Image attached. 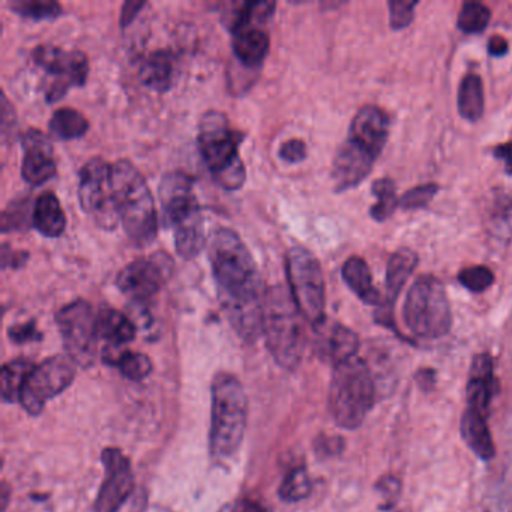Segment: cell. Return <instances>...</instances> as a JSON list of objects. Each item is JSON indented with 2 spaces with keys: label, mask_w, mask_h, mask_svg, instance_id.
<instances>
[{
  "label": "cell",
  "mask_w": 512,
  "mask_h": 512,
  "mask_svg": "<svg viewBox=\"0 0 512 512\" xmlns=\"http://www.w3.org/2000/svg\"><path fill=\"white\" fill-rule=\"evenodd\" d=\"M494 392H496V382L493 376V362L488 355H478L473 359L470 379L467 383L466 395L469 409L485 415L493 400Z\"/></svg>",
  "instance_id": "cell-21"
},
{
  "label": "cell",
  "mask_w": 512,
  "mask_h": 512,
  "mask_svg": "<svg viewBox=\"0 0 512 512\" xmlns=\"http://www.w3.org/2000/svg\"><path fill=\"white\" fill-rule=\"evenodd\" d=\"M103 460V484L95 500V511L118 512L134 494L133 467L127 455L118 448H106Z\"/></svg>",
  "instance_id": "cell-15"
},
{
  "label": "cell",
  "mask_w": 512,
  "mask_h": 512,
  "mask_svg": "<svg viewBox=\"0 0 512 512\" xmlns=\"http://www.w3.org/2000/svg\"><path fill=\"white\" fill-rule=\"evenodd\" d=\"M407 328L422 338L443 337L451 328V305L437 278L422 275L407 293L404 304Z\"/></svg>",
  "instance_id": "cell-8"
},
{
  "label": "cell",
  "mask_w": 512,
  "mask_h": 512,
  "mask_svg": "<svg viewBox=\"0 0 512 512\" xmlns=\"http://www.w3.org/2000/svg\"><path fill=\"white\" fill-rule=\"evenodd\" d=\"M158 194L164 220L175 235L176 253L185 260L196 259L205 248L206 236L194 179L181 170L166 173Z\"/></svg>",
  "instance_id": "cell-2"
},
{
  "label": "cell",
  "mask_w": 512,
  "mask_h": 512,
  "mask_svg": "<svg viewBox=\"0 0 512 512\" xmlns=\"http://www.w3.org/2000/svg\"><path fill=\"white\" fill-rule=\"evenodd\" d=\"M175 56L169 50H157L145 56L139 68V77L146 88L164 92L172 88L175 80Z\"/></svg>",
  "instance_id": "cell-22"
},
{
  "label": "cell",
  "mask_w": 512,
  "mask_h": 512,
  "mask_svg": "<svg viewBox=\"0 0 512 512\" xmlns=\"http://www.w3.org/2000/svg\"><path fill=\"white\" fill-rule=\"evenodd\" d=\"M376 388L370 368L362 359H350L334 367L329 386V410L343 428H358L374 404Z\"/></svg>",
  "instance_id": "cell-7"
},
{
  "label": "cell",
  "mask_w": 512,
  "mask_h": 512,
  "mask_svg": "<svg viewBox=\"0 0 512 512\" xmlns=\"http://www.w3.org/2000/svg\"><path fill=\"white\" fill-rule=\"evenodd\" d=\"M226 512H269V509L259 500L239 499Z\"/></svg>",
  "instance_id": "cell-44"
},
{
  "label": "cell",
  "mask_w": 512,
  "mask_h": 512,
  "mask_svg": "<svg viewBox=\"0 0 512 512\" xmlns=\"http://www.w3.org/2000/svg\"><path fill=\"white\" fill-rule=\"evenodd\" d=\"M313 347L323 362L337 367L356 358L359 349L358 335L341 323L323 319L314 325Z\"/></svg>",
  "instance_id": "cell-16"
},
{
  "label": "cell",
  "mask_w": 512,
  "mask_h": 512,
  "mask_svg": "<svg viewBox=\"0 0 512 512\" xmlns=\"http://www.w3.org/2000/svg\"><path fill=\"white\" fill-rule=\"evenodd\" d=\"M98 337L112 346L119 347L131 343L136 338V325L121 311L106 308L97 316Z\"/></svg>",
  "instance_id": "cell-25"
},
{
  "label": "cell",
  "mask_w": 512,
  "mask_h": 512,
  "mask_svg": "<svg viewBox=\"0 0 512 512\" xmlns=\"http://www.w3.org/2000/svg\"><path fill=\"white\" fill-rule=\"evenodd\" d=\"M32 217H29L28 199L16 200L2 214V232H14V230H28Z\"/></svg>",
  "instance_id": "cell-36"
},
{
  "label": "cell",
  "mask_w": 512,
  "mask_h": 512,
  "mask_svg": "<svg viewBox=\"0 0 512 512\" xmlns=\"http://www.w3.org/2000/svg\"><path fill=\"white\" fill-rule=\"evenodd\" d=\"M461 436L470 449L482 460L494 457V442L488 428L485 415L473 409H467L461 418Z\"/></svg>",
  "instance_id": "cell-24"
},
{
  "label": "cell",
  "mask_w": 512,
  "mask_h": 512,
  "mask_svg": "<svg viewBox=\"0 0 512 512\" xmlns=\"http://www.w3.org/2000/svg\"><path fill=\"white\" fill-rule=\"evenodd\" d=\"M77 367L79 365L68 355H55L35 365L20 395V403L26 412L32 416L40 415L47 401L64 392L73 383Z\"/></svg>",
  "instance_id": "cell-12"
},
{
  "label": "cell",
  "mask_w": 512,
  "mask_h": 512,
  "mask_svg": "<svg viewBox=\"0 0 512 512\" xmlns=\"http://www.w3.org/2000/svg\"><path fill=\"white\" fill-rule=\"evenodd\" d=\"M173 269L175 262L172 257L160 251L128 263L116 277V286L133 301L148 302L166 286Z\"/></svg>",
  "instance_id": "cell-14"
},
{
  "label": "cell",
  "mask_w": 512,
  "mask_h": 512,
  "mask_svg": "<svg viewBox=\"0 0 512 512\" xmlns=\"http://www.w3.org/2000/svg\"><path fill=\"white\" fill-rule=\"evenodd\" d=\"M488 52L493 56H497V58L506 55V53H508V41L500 37V35H493L490 43H488Z\"/></svg>",
  "instance_id": "cell-47"
},
{
  "label": "cell",
  "mask_w": 512,
  "mask_h": 512,
  "mask_svg": "<svg viewBox=\"0 0 512 512\" xmlns=\"http://www.w3.org/2000/svg\"><path fill=\"white\" fill-rule=\"evenodd\" d=\"M113 188L119 220L136 247H148L158 235L154 194L140 170L131 161L113 164Z\"/></svg>",
  "instance_id": "cell-3"
},
{
  "label": "cell",
  "mask_w": 512,
  "mask_h": 512,
  "mask_svg": "<svg viewBox=\"0 0 512 512\" xmlns=\"http://www.w3.org/2000/svg\"><path fill=\"white\" fill-rule=\"evenodd\" d=\"M248 398L244 386L232 373L215 374L211 388L209 451L217 460L232 457L247 431Z\"/></svg>",
  "instance_id": "cell-4"
},
{
  "label": "cell",
  "mask_w": 512,
  "mask_h": 512,
  "mask_svg": "<svg viewBox=\"0 0 512 512\" xmlns=\"http://www.w3.org/2000/svg\"><path fill=\"white\" fill-rule=\"evenodd\" d=\"M65 350L80 367H91L97 358V316L85 299H77L56 314Z\"/></svg>",
  "instance_id": "cell-11"
},
{
  "label": "cell",
  "mask_w": 512,
  "mask_h": 512,
  "mask_svg": "<svg viewBox=\"0 0 512 512\" xmlns=\"http://www.w3.org/2000/svg\"><path fill=\"white\" fill-rule=\"evenodd\" d=\"M11 341L17 344L29 343V341H37L41 338V332L38 331L35 322L22 323V325L13 326L8 331Z\"/></svg>",
  "instance_id": "cell-42"
},
{
  "label": "cell",
  "mask_w": 512,
  "mask_h": 512,
  "mask_svg": "<svg viewBox=\"0 0 512 512\" xmlns=\"http://www.w3.org/2000/svg\"><path fill=\"white\" fill-rule=\"evenodd\" d=\"M209 262L230 325L245 341L256 340L262 334L268 290L247 245L235 230L221 227L212 235Z\"/></svg>",
  "instance_id": "cell-1"
},
{
  "label": "cell",
  "mask_w": 512,
  "mask_h": 512,
  "mask_svg": "<svg viewBox=\"0 0 512 512\" xmlns=\"http://www.w3.org/2000/svg\"><path fill=\"white\" fill-rule=\"evenodd\" d=\"M343 278L358 298L367 304H380V293L374 287L370 268L362 257L353 256L343 265Z\"/></svg>",
  "instance_id": "cell-26"
},
{
  "label": "cell",
  "mask_w": 512,
  "mask_h": 512,
  "mask_svg": "<svg viewBox=\"0 0 512 512\" xmlns=\"http://www.w3.org/2000/svg\"><path fill=\"white\" fill-rule=\"evenodd\" d=\"M50 131L53 136L61 140H76L85 136L89 130V122L79 110L65 109L56 110L55 115L50 119Z\"/></svg>",
  "instance_id": "cell-30"
},
{
  "label": "cell",
  "mask_w": 512,
  "mask_h": 512,
  "mask_svg": "<svg viewBox=\"0 0 512 512\" xmlns=\"http://www.w3.org/2000/svg\"><path fill=\"white\" fill-rule=\"evenodd\" d=\"M311 490H313V482H311L307 469L298 466L290 470L284 481L281 482L280 497L284 502H299V500L307 499Z\"/></svg>",
  "instance_id": "cell-32"
},
{
  "label": "cell",
  "mask_w": 512,
  "mask_h": 512,
  "mask_svg": "<svg viewBox=\"0 0 512 512\" xmlns=\"http://www.w3.org/2000/svg\"><path fill=\"white\" fill-rule=\"evenodd\" d=\"M146 7L145 2H125L124 7H122L121 13V26L122 28H127L130 26V23H133L136 20V17L139 16L140 11Z\"/></svg>",
  "instance_id": "cell-45"
},
{
  "label": "cell",
  "mask_w": 512,
  "mask_h": 512,
  "mask_svg": "<svg viewBox=\"0 0 512 512\" xmlns=\"http://www.w3.org/2000/svg\"><path fill=\"white\" fill-rule=\"evenodd\" d=\"M32 223L46 238H59L67 227V217L55 194L46 191L38 197L32 212Z\"/></svg>",
  "instance_id": "cell-23"
},
{
  "label": "cell",
  "mask_w": 512,
  "mask_h": 512,
  "mask_svg": "<svg viewBox=\"0 0 512 512\" xmlns=\"http://www.w3.org/2000/svg\"><path fill=\"white\" fill-rule=\"evenodd\" d=\"M232 47L238 61L247 68H259L271 49V38L265 25L245 22L230 28Z\"/></svg>",
  "instance_id": "cell-20"
},
{
  "label": "cell",
  "mask_w": 512,
  "mask_h": 512,
  "mask_svg": "<svg viewBox=\"0 0 512 512\" xmlns=\"http://www.w3.org/2000/svg\"><path fill=\"white\" fill-rule=\"evenodd\" d=\"M0 118H2V140L8 142V136L13 137L17 128V116L14 107L8 101L7 95H2V106H0Z\"/></svg>",
  "instance_id": "cell-41"
},
{
  "label": "cell",
  "mask_w": 512,
  "mask_h": 512,
  "mask_svg": "<svg viewBox=\"0 0 512 512\" xmlns=\"http://www.w3.org/2000/svg\"><path fill=\"white\" fill-rule=\"evenodd\" d=\"M35 365L28 359H14V361L7 362L2 367V398L7 403H16L20 401L23 388H25L26 380L31 376L32 370Z\"/></svg>",
  "instance_id": "cell-29"
},
{
  "label": "cell",
  "mask_w": 512,
  "mask_h": 512,
  "mask_svg": "<svg viewBox=\"0 0 512 512\" xmlns=\"http://www.w3.org/2000/svg\"><path fill=\"white\" fill-rule=\"evenodd\" d=\"M242 139L224 113L211 110L200 119V154L214 181L227 191L239 190L247 179L244 161L239 157Z\"/></svg>",
  "instance_id": "cell-5"
},
{
  "label": "cell",
  "mask_w": 512,
  "mask_h": 512,
  "mask_svg": "<svg viewBox=\"0 0 512 512\" xmlns=\"http://www.w3.org/2000/svg\"><path fill=\"white\" fill-rule=\"evenodd\" d=\"M389 134V119L379 107L359 110L350 125L349 140L376 158L382 152Z\"/></svg>",
  "instance_id": "cell-18"
},
{
  "label": "cell",
  "mask_w": 512,
  "mask_h": 512,
  "mask_svg": "<svg viewBox=\"0 0 512 512\" xmlns=\"http://www.w3.org/2000/svg\"><path fill=\"white\" fill-rule=\"evenodd\" d=\"M32 59L47 74L56 77L46 92L47 103L53 104L65 97L68 89L83 86L89 76L88 56L80 50H65L56 46H38Z\"/></svg>",
  "instance_id": "cell-13"
},
{
  "label": "cell",
  "mask_w": 512,
  "mask_h": 512,
  "mask_svg": "<svg viewBox=\"0 0 512 512\" xmlns=\"http://www.w3.org/2000/svg\"><path fill=\"white\" fill-rule=\"evenodd\" d=\"M415 2H391V26L394 29H403L412 23L415 16Z\"/></svg>",
  "instance_id": "cell-39"
},
{
  "label": "cell",
  "mask_w": 512,
  "mask_h": 512,
  "mask_svg": "<svg viewBox=\"0 0 512 512\" xmlns=\"http://www.w3.org/2000/svg\"><path fill=\"white\" fill-rule=\"evenodd\" d=\"M491 13L484 4L466 2L458 16V28L466 34H479L490 23Z\"/></svg>",
  "instance_id": "cell-35"
},
{
  "label": "cell",
  "mask_w": 512,
  "mask_h": 512,
  "mask_svg": "<svg viewBox=\"0 0 512 512\" xmlns=\"http://www.w3.org/2000/svg\"><path fill=\"white\" fill-rule=\"evenodd\" d=\"M107 364L115 365L122 376L127 379L139 382V380L146 379L152 373V361L149 356L137 352H121L116 356H107L104 358Z\"/></svg>",
  "instance_id": "cell-31"
},
{
  "label": "cell",
  "mask_w": 512,
  "mask_h": 512,
  "mask_svg": "<svg viewBox=\"0 0 512 512\" xmlns=\"http://www.w3.org/2000/svg\"><path fill=\"white\" fill-rule=\"evenodd\" d=\"M289 292L299 313L311 325L325 317V280L317 257L304 247H292L286 259Z\"/></svg>",
  "instance_id": "cell-9"
},
{
  "label": "cell",
  "mask_w": 512,
  "mask_h": 512,
  "mask_svg": "<svg viewBox=\"0 0 512 512\" xmlns=\"http://www.w3.org/2000/svg\"><path fill=\"white\" fill-rule=\"evenodd\" d=\"M295 301L283 286L268 289L263 310L262 334L274 361L284 370H295L305 349V331Z\"/></svg>",
  "instance_id": "cell-6"
},
{
  "label": "cell",
  "mask_w": 512,
  "mask_h": 512,
  "mask_svg": "<svg viewBox=\"0 0 512 512\" xmlns=\"http://www.w3.org/2000/svg\"><path fill=\"white\" fill-rule=\"evenodd\" d=\"M458 280L470 292L481 293L494 283V274L485 266H470L460 272Z\"/></svg>",
  "instance_id": "cell-37"
},
{
  "label": "cell",
  "mask_w": 512,
  "mask_h": 512,
  "mask_svg": "<svg viewBox=\"0 0 512 512\" xmlns=\"http://www.w3.org/2000/svg\"><path fill=\"white\" fill-rule=\"evenodd\" d=\"M113 164L94 157L80 169L79 199L83 211L104 230H115L119 220L113 188Z\"/></svg>",
  "instance_id": "cell-10"
},
{
  "label": "cell",
  "mask_w": 512,
  "mask_h": 512,
  "mask_svg": "<svg viewBox=\"0 0 512 512\" xmlns=\"http://www.w3.org/2000/svg\"><path fill=\"white\" fill-rule=\"evenodd\" d=\"M373 161L374 157H371L367 151L359 148L352 140H347L338 149L334 164H332L335 190L346 191L361 184L371 172Z\"/></svg>",
  "instance_id": "cell-19"
},
{
  "label": "cell",
  "mask_w": 512,
  "mask_h": 512,
  "mask_svg": "<svg viewBox=\"0 0 512 512\" xmlns=\"http://www.w3.org/2000/svg\"><path fill=\"white\" fill-rule=\"evenodd\" d=\"M11 10L26 19L43 22V20H55L62 16V7L53 0H20L11 2Z\"/></svg>",
  "instance_id": "cell-33"
},
{
  "label": "cell",
  "mask_w": 512,
  "mask_h": 512,
  "mask_svg": "<svg viewBox=\"0 0 512 512\" xmlns=\"http://www.w3.org/2000/svg\"><path fill=\"white\" fill-rule=\"evenodd\" d=\"M436 193L437 185H419V187L412 188V190L407 191V193L401 197L400 206L403 209H407V211L425 208V206L433 200V197L436 196Z\"/></svg>",
  "instance_id": "cell-38"
},
{
  "label": "cell",
  "mask_w": 512,
  "mask_h": 512,
  "mask_svg": "<svg viewBox=\"0 0 512 512\" xmlns=\"http://www.w3.org/2000/svg\"><path fill=\"white\" fill-rule=\"evenodd\" d=\"M22 176L29 185L38 187L55 178L56 160L49 137L40 130H29L23 137Z\"/></svg>",
  "instance_id": "cell-17"
},
{
  "label": "cell",
  "mask_w": 512,
  "mask_h": 512,
  "mask_svg": "<svg viewBox=\"0 0 512 512\" xmlns=\"http://www.w3.org/2000/svg\"><path fill=\"white\" fill-rule=\"evenodd\" d=\"M418 265V256L412 250L397 251L389 260L388 272H386V293L388 301L394 302L398 293L403 289L404 284L409 280L410 275Z\"/></svg>",
  "instance_id": "cell-27"
},
{
  "label": "cell",
  "mask_w": 512,
  "mask_h": 512,
  "mask_svg": "<svg viewBox=\"0 0 512 512\" xmlns=\"http://www.w3.org/2000/svg\"><path fill=\"white\" fill-rule=\"evenodd\" d=\"M397 191H395V184L391 179H380L374 182L373 194L376 196V205L371 208V215L374 220L383 221L394 214L397 208Z\"/></svg>",
  "instance_id": "cell-34"
},
{
  "label": "cell",
  "mask_w": 512,
  "mask_h": 512,
  "mask_svg": "<svg viewBox=\"0 0 512 512\" xmlns=\"http://www.w3.org/2000/svg\"><path fill=\"white\" fill-rule=\"evenodd\" d=\"M278 157L287 164H298L307 158V145L302 140L290 139L278 149Z\"/></svg>",
  "instance_id": "cell-40"
},
{
  "label": "cell",
  "mask_w": 512,
  "mask_h": 512,
  "mask_svg": "<svg viewBox=\"0 0 512 512\" xmlns=\"http://www.w3.org/2000/svg\"><path fill=\"white\" fill-rule=\"evenodd\" d=\"M484 86L478 74H467L458 91V110L467 121H478L484 113Z\"/></svg>",
  "instance_id": "cell-28"
},
{
  "label": "cell",
  "mask_w": 512,
  "mask_h": 512,
  "mask_svg": "<svg viewBox=\"0 0 512 512\" xmlns=\"http://www.w3.org/2000/svg\"><path fill=\"white\" fill-rule=\"evenodd\" d=\"M494 157L499 158L505 163L506 172L512 175V142L503 143V145L494 148Z\"/></svg>",
  "instance_id": "cell-46"
},
{
  "label": "cell",
  "mask_w": 512,
  "mask_h": 512,
  "mask_svg": "<svg viewBox=\"0 0 512 512\" xmlns=\"http://www.w3.org/2000/svg\"><path fill=\"white\" fill-rule=\"evenodd\" d=\"M28 259V251L13 250L8 244L2 245V268H22Z\"/></svg>",
  "instance_id": "cell-43"
}]
</instances>
